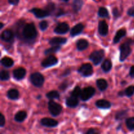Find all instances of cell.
Instances as JSON below:
<instances>
[{"label":"cell","mask_w":134,"mask_h":134,"mask_svg":"<svg viewBox=\"0 0 134 134\" xmlns=\"http://www.w3.org/2000/svg\"><path fill=\"white\" fill-rule=\"evenodd\" d=\"M37 35L36 27L33 23L25 24L18 37H22L26 42H31L35 39Z\"/></svg>","instance_id":"cell-1"},{"label":"cell","mask_w":134,"mask_h":134,"mask_svg":"<svg viewBox=\"0 0 134 134\" xmlns=\"http://www.w3.org/2000/svg\"><path fill=\"white\" fill-rule=\"evenodd\" d=\"M132 40L129 39L120 45V61L124 62L132 52L130 44Z\"/></svg>","instance_id":"cell-2"},{"label":"cell","mask_w":134,"mask_h":134,"mask_svg":"<svg viewBox=\"0 0 134 134\" xmlns=\"http://www.w3.org/2000/svg\"><path fill=\"white\" fill-rule=\"evenodd\" d=\"M105 52L103 50L93 51L89 56V59L93 62L95 65H98L102 62L103 59L104 58Z\"/></svg>","instance_id":"cell-3"},{"label":"cell","mask_w":134,"mask_h":134,"mask_svg":"<svg viewBox=\"0 0 134 134\" xmlns=\"http://www.w3.org/2000/svg\"><path fill=\"white\" fill-rule=\"evenodd\" d=\"M30 79L31 84H32L34 86H35V87L40 88L43 85V84H44V77H43V75L41 74L39 72L33 73L32 74L30 75Z\"/></svg>","instance_id":"cell-4"},{"label":"cell","mask_w":134,"mask_h":134,"mask_svg":"<svg viewBox=\"0 0 134 134\" xmlns=\"http://www.w3.org/2000/svg\"><path fill=\"white\" fill-rule=\"evenodd\" d=\"M48 108L50 113L53 116H56L60 115L62 111V107L59 103L51 100L48 103Z\"/></svg>","instance_id":"cell-5"},{"label":"cell","mask_w":134,"mask_h":134,"mask_svg":"<svg viewBox=\"0 0 134 134\" xmlns=\"http://www.w3.org/2000/svg\"><path fill=\"white\" fill-rule=\"evenodd\" d=\"M95 92L96 90L94 88L92 87V86L86 87L82 89V91H81L80 98L82 101H87L91 98H92L93 96L95 94Z\"/></svg>","instance_id":"cell-6"},{"label":"cell","mask_w":134,"mask_h":134,"mask_svg":"<svg viewBox=\"0 0 134 134\" xmlns=\"http://www.w3.org/2000/svg\"><path fill=\"white\" fill-rule=\"evenodd\" d=\"M78 72L82 76V77H90L93 74L92 66L90 64H82L79 69H78Z\"/></svg>","instance_id":"cell-7"},{"label":"cell","mask_w":134,"mask_h":134,"mask_svg":"<svg viewBox=\"0 0 134 134\" xmlns=\"http://www.w3.org/2000/svg\"><path fill=\"white\" fill-rule=\"evenodd\" d=\"M58 63V60L57 58L52 55H49L48 57L46 58L43 61L41 62V66L43 68H50V67H52L54 65H56Z\"/></svg>","instance_id":"cell-8"},{"label":"cell","mask_w":134,"mask_h":134,"mask_svg":"<svg viewBox=\"0 0 134 134\" xmlns=\"http://www.w3.org/2000/svg\"><path fill=\"white\" fill-rule=\"evenodd\" d=\"M30 11L38 18H43L51 15L49 12L47 11L46 9H41L39 8H33Z\"/></svg>","instance_id":"cell-9"},{"label":"cell","mask_w":134,"mask_h":134,"mask_svg":"<svg viewBox=\"0 0 134 134\" xmlns=\"http://www.w3.org/2000/svg\"><path fill=\"white\" fill-rule=\"evenodd\" d=\"M69 30V26L68 25V24H67L66 22H60V23L58 24V25L54 30V31L57 34L63 35V34H65L68 32Z\"/></svg>","instance_id":"cell-10"},{"label":"cell","mask_w":134,"mask_h":134,"mask_svg":"<svg viewBox=\"0 0 134 134\" xmlns=\"http://www.w3.org/2000/svg\"><path fill=\"white\" fill-rule=\"evenodd\" d=\"M14 37V34L11 30H5L1 33V39L3 41L10 43L13 40Z\"/></svg>","instance_id":"cell-11"},{"label":"cell","mask_w":134,"mask_h":134,"mask_svg":"<svg viewBox=\"0 0 134 134\" xmlns=\"http://www.w3.org/2000/svg\"><path fill=\"white\" fill-rule=\"evenodd\" d=\"M41 124L45 127H49V128H53L58 125V122L54 119H51V118H44L41 120Z\"/></svg>","instance_id":"cell-12"},{"label":"cell","mask_w":134,"mask_h":134,"mask_svg":"<svg viewBox=\"0 0 134 134\" xmlns=\"http://www.w3.org/2000/svg\"><path fill=\"white\" fill-rule=\"evenodd\" d=\"M98 32L102 36H105L108 34L109 27L107 22L105 20H102L98 24Z\"/></svg>","instance_id":"cell-13"},{"label":"cell","mask_w":134,"mask_h":134,"mask_svg":"<svg viewBox=\"0 0 134 134\" xmlns=\"http://www.w3.org/2000/svg\"><path fill=\"white\" fill-rule=\"evenodd\" d=\"M13 73L14 78L18 81H20L24 78L26 74V71L24 68H18L14 69Z\"/></svg>","instance_id":"cell-14"},{"label":"cell","mask_w":134,"mask_h":134,"mask_svg":"<svg viewBox=\"0 0 134 134\" xmlns=\"http://www.w3.org/2000/svg\"><path fill=\"white\" fill-rule=\"evenodd\" d=\"M84 29V26L82 24L79 23L76 24L75 26H73L72 29L70 31V35L71 37L77 36V35H79L81 32Z\"/></svg>","instance_id":"cell-15"},{"label":"cell","mask_w":134,"mask_h":134,"mask_svg":"<svg viewBox=\"0 0 134 134\" xmlns=\"http://www.w3.org/2000/svg\"><path fill=\"white\" fill-rule=\"evenodd\" d=\"M96 106L99 109H108L111 108V103L109 101L105 99H99L96 102Z\"/></svg>","instance_id":"cell-16"},{"label":"cell","mask_w":134,"mask_h":134,"mask_svg":"<svg viewBox=\"0 0 134 134\" xmlns=\"http://www.w3.org/2000/svg\"><path fill=\"white\" fill-rule=\"evenodd\" d=\"M67 39L65 37H55L52 38L49 41V44L52 46L54 45H61L66 43Z\"/></svg>","instance_id":"cell-17"},{"label":"cell","mask_w":134,"mask_h":134,"mask_svg":"<svg viewBox=\"0 0 134 134\" xmlns=\"http://www.w3.org/2000/svg\"><path fill=\"white\" fill-rule=\"evenodd\" d=\"M79 99L78 98H76V97L73 96H71L69 98H68L66 99V102H65V103H66V105L68 107H71V108H75V107H77L79 105Z\"/></svg>","instance_id":"cell-18"},{"label":"cell","mask_w":134,"mask_h":134,"mask_svg":"<svg viewBox=\"0 0 134 134\" xmlns=\"http://www.w3.org/2000/svg\"><path fill=\"white\" fill-rule=\"evenodd\" d=\"M76 46H77V48L78 51H82L86 49L88 47L89 43L88 41H86V39H81L79 41H77Z\"/></svg>","instance_id":"cell-19"},{"label":"cell","mask_w":134,"mask_h":134,"mask_svg":"<svg viewBox=\"0 0 134 134\" xmlns=\"http://www.w3.org/2000/svg\"><path fill=\"white\" fill-rule=\"evenodd\" d=\"M126 35V31L124 29H121L116 31V34H115V37L113 39V43H118L120 41V39Z\"/></svg>","instance_id":"cell-20"},{"label":"cell","mask_w":134,"mask_h":134,"mask_svg":"<svg viewBox=\"0 0 134 134\" xmlns=\"http://www.w3.org/2000/svg\"><path fill=\"white\" fill-rule=\"evenodd\" d=\"M84 5L83 0H73L72 3V9L75 13L80 11Z\"/></svg>","instance_id":"cell-21"},{"label":"cell","mask_w":134,"mask_h":134,"mask_svg":"<svg viewBox=\"0 0 134 134\" xmlns=\"http://www.w3.org/2000/svg\"><path fill=\"white\" fill-rule=\"evenodd\" d=\"M7 96L9 99H12V100H15V99H18V97H19V92L16 89H10L7 93Z\"/></svg>","instance_id":"cell-22"},{"label":"cell","mask_w":134,"mask_h":134,"mask_svg":"<svg viewBox=\"0 0 134 134\" xmlns=\"http://www.w3.org/2000/svg\"><path fill=\"white\" fill-rule=\"evenodd\" d=\"M27 117V113L24 111H18L16 115H14V120L18 122H22Z\"/></svg>","instance_id":"cell-23"},{"label":"cell","mask_w":134,"mask_h":134,"mask_svg":"<svg viewBox=\"0 0 134 134\" xmlns=\"http://www.w3.org/2000/svg\"><path fill=\"white\" fill-rule=\"evenodd\" d=\"M112 66L113 64L111 60L107 59L105 61H103V64H102V69L105 73H108V72H109L111 70Z\"/></svg>","instance_id":"cell-24"},{"label":"cell","mask_w":134,"mask_h":134,"mask_svg":"<svg viewBox=\"0 0 134 134\" xmlns=\"http://www.w3.org/2000/svg\"><path fill=\"white\" fill-rule=\"evenodd\" d=\"M96 85L98 86V89L100 91H104L107 89V86H108V84H107V81L103 79H98L96 81Z\"/></svg>","instance_id":"cell-25"},{"label":"cell","mask_w":134,"mask_h":134,"mask_svg":"<svg viewBox=\"0 0 134 134\" xmlns=\"http://www.w3.org/2000/svg\"><path fill=\"white\" fill-rule=\"evenodd\" d=\"M1 64L5 68H10L14 65V61L10 58L4 57L1 60Z\"/></svg>","instance_id":"cell-26"},{"label":"cell","mask_w":134,"mask_h":134,"mask_svg":"<svg viewBox=\"0 0 134 134\" xmlns=\"http://www.w3.org/2000/svg\"><path fill=\"white\" fill-rule=\"evenodd\" d=\"M128 111L127 110H121V111H118L115 115V119L116 120H120L125 119L128 115Z\"/></svg>","instance_id":"cell-27"},{"label":"cell","mask_w":134,"mask_h":134,"mask_svg":"<svg viewBox=\"0 0 134 134\" xmlns=\"http://www.w3.org/2000/svg\"><path fill=\"white\" fill-rule=\"evenodd\" d=\"M46 97L50 99H59L60 98V94L56 90H52V91H50L49 92L47 93L46 94Z\"/></svg>","instance_id":"cell-28"},{"label":"cell","mask_w":134,"mask_h":134,"mask_svg":"<svg viewBox=\"0 0 134 134\" xmlns=\"http://www.w3.org/2000/svg\"><path fill=\"white\" fill-rule=\"evenodd\" d=\"M98 16L102 18H107L109 16V11L106 8L99 7V10H98Z\"/></svg>","instance_id":"cell-29"},{"label":"cell","mask_w":134,"mask_h":134,"mask_svg":"<svg viewBox=\"0 0 134 134\" xmlns=\"http://www.w3.org/2000/svg\"><path fill=\"white\" fill-rule=\"evenodd\" d=\"M126 125L130 131H134V117L128 118L126 120Z\"/></svg>","instance_id":"cell-30"},{"label":"cell","mask_w":134,"mask_h":134,"mask_svg":"<svg viewBox=\"0 0 134 134\" xmlns=\"http://www.w3.org/2000/svg\"><path fill=\"white\" fill-rule=\"evenodd\" d=\"M60 48H61V46L60 45L52 46V47L46 50V51H44V54H49L55 53V52L60 51Z\"/></svg>","instance_id":"cell-31"},{"label":"cell","mask_w":134,"mask_h":134,"mask_svg":"<svg viewBox=\"0 0 134 134\" xmlns=\"http://www.w3.org/2000/svg\"><path fill=\"white\" fill-rule=\"evenodd\" d=\"M124 94L127 97H132L134 94V86L132 85V86H128V88L124 90Z\"/></svg>","instance_id":"cell-32"},{"label":"cell","mask_w":134,"mask_h":134,"mask_svg":"<svg viewBox=\"0 0 134 134\" xmlns=\"http://www.w3.org/2000/svg\"><path fill=\"white\" fill-rule=\"evenodd\" d=\"M10 78V74L6 70H2L0 73V79L1 81H7Z\"/></svg>","instance_id":"cell-33"},{"label":"cell","mask_w":134,"mask_h":134,"mask_svg":"<svg viewBox=\"0 0 134 134\" xmlns=\"http://www.w3.org/2000/svg\"><path fill=\"white\" fill-rule=\"evenodd\" d=\"M82 90L81 89V88L79 86H76L74 88V90L71 92V95L73 96L76 97V98H80V95H81V93Z\"/></svg>","instance_id":"cell-34"},{"label":"cell","mask_w":134,"mask_h":134,"mask_svg":"<svg viewBox=\"0 0 134 134\" xmlns=\"http://www.w3.org/2000/svg\"><path fill=\"white\" fill-rule=\"evenodd\" d=\"M55 9H56V5H55V4L54 3H49L45 7L46 10L49 12V13L51 14H52V13H53Z\"/></svg>","instance_id":"cell-35"},{"label":"cell","mask_w":134,"mask_h":134,"mask_svg":"<svg viewBox=\"0 0 134 134\" xmlns=\"http://www.w3.org/2000/svg\"><path fill=\"white\" fill-rule=\"evenodd\" d=\"M39 28H40V30H41V31H44V30L48 27V24L46 20H43L39 23Z\"/></svg>","instance_id":"cell-36"},{"label":"cell","mask_w":134,"mask_h":134,"mask_svg":"<svg viewBox=\"0 0 134 134\" xmlns=\"http://www.w3.org/2000/svg\"><path fill=\"white\" fill-rule=\"evenodd\" d=\"M68 87V82L67 81H64L59 86V88L61 90H65Z\"/></svg>","instance_id":"cell-37"},{"label":"cell","mask_w":134,"mask_h":134,"mask_svg":"<svg viewBox=\"0 0 134 134\" xmlns=\"http://www.w3.org/2000/svg\"><path fill=\"white\" fill-rule=\"evenodd\" d=\"M5 124V119L2 113H0V126L3 127Z\"/></svg>","instance_id":"cell-38"},{"label":"cell","mask_w":134,"mask_h":134,"mask_svg":"<svg viewBox=\"0 0 134 134\" xmlns=\"http://www.w3.org/2000/svg\"><path fill=\"white\" fill-rule=\"evenodd\" d=\"M113 16L114 17H115V18H119V17L120 16V12L119 11V10H118L116 8H114L113 9Z\"/></svg>","instance_id":"cell-39"},{"label":"cell","mask_w":134,"mask_h":134,"mask_svg":"<svg viewBox=\"0 0 134 134\" xmlns=\"http://www.w3.org/2000/svg\"><path fill=\"white\" fill-rule=\"evenodd\" d=\"M127 13H128V15L130 16L134 17V6L130 8L128 10V11H127Z\"/></svg>","instance_id":"cell-40"},{"label":"cell","mask_w":134,"mask_h":134,"mask_svg":"<svg viewBox=\"0 0 134 134\" xmlns=\"http://www.w3.org/2000/svg\"><path fill=\"white\" fill-rule=\"evenodd\" d=\"M99 131L96 130V129H90L86 132V134H93V133H99Z\"/></svg>","instance_id":"cell-41"},{"label":"cell","mask_w":134,"mask_h":134,"mask_svg":"<svg viewBox=\"0 0 134 134\" xmlns=\"http://www.w3.org/2000/svg\"><path fill=\"white\" fill-rule=\"evenodd\" d=\"M64 14H65V12H64V10H62V9H58V12L56 14V16L59 17L61 16L62 15H64Z\"/></svg>","instance_id":"cell-42"},{"label":"cell","mask_w":134,"mask_h":134,"mask_svg":"<svg viewBox=\"0 0 134 134\" xmlns=\"http://www.w3.org/2000/svg\"><path fill=\"white\" fill-rule=\"evenodd\" d=\"M19 1L20 0H8V2L12 5H16L19 3Z\"/></svg>","instance_id":"cell-43"},{"label":"cell","mask_w":134,"mask_h":134,"mask_svg":"<svg viewBox=\"0 0 134 134\" xmlns=\"http://www.w3.org/2000/svg\"><path fill=\"white\" fill-rule=\"evenodd\" d=\"M70 73H71L70 69H65V70L64 71V73H62V77H66V76H68V75L70 74Z\"/></svg>","instance_id":"cell-44"},{"label":"cell","mask_w":134,"mask_h":134,"mask_svg":"<svg viewBox=\"0 0 134 134\" xmlns=\"http://www.w3.org/2000/svg\"><path fill=\"white\" fill-rule=\"evenodd\" d=\"M130 76L132 78H134V65L131 67L130 69Z\"/></svg>","instance_id":"cell-45"},{"label":"cell","mask_w":134,"mask_h":134,"mask_svg":"<svg viewBox=\"0 0 134 134\" xmlns=\"http://www.w3.org/2000/svg\"><path fill=\"white\" fill-rule=\"evenodd\" d=\"M125 95V94H124V91H120L119 92V96H120V97H122L124 96Z\"/></svg>","instance_id":"cell-46"},{"label":"cell","mask_w":134,"mask_h":134,"mask_svg":"<svg viewBox=\"0 0 134 134\" xmlns=\"http://www.w3.org/2000/svg\"><path fill=\"white\" fill-rule=\"evenodd\" d=\"M3 26H4V24H3V23H2V22H1V23H0V29H2L3 27Z\"/></svg>","instance_id":"cell-47"},{"label":"cell","mask_w":134,"mask_h":134,"mask_svg":"<svg viewBox=\"0 0 134 134\" xmlns=\"http://www.w3.org/2000/svg\"><path fill=\"white\" fill-rule=\"evenodd\" d=\"M63 1H65V2H68V1H69V0H63Z\"/></svg>","instance_id":"cell-48"},{"label":"cell","mask_w":134,"mask_h":134,"mask_svg":"<svg viewBox=\"0 0 134 134\" xmlns=\"http://www.w3.org/2000/svg\"><path fill=\"white\" fill-rule=\"evenodd\" d=\"M41 98V96H37V99H39V98Z\"/></svg>","instance_id":"cell-49"}]
</instances>
